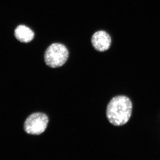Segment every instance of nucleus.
<instances>
[{
	"instance_id": "f03ea898",
	"label": "nucleus",
	"mask_w": 160,
	"mask_h": 160,
	"mask_svg": "<svg viewBox=\"0 0 160 160\" xmlns=\"http://www.w3.org/2000/svg\"><path fill=\"white\" fill-rule=\"evenodd\" d=\"M69 57V52L66 46L60 43L52 44L45 52L44 60L47 66L58 68L66 63Z\"/></svg>"
},
{
	"instance_id": "f257e3e1",
	"label": "nucleus",
	"mask_w": 160,
	"mask_h": 160,
	"mask_svg": "<svg viewBox=\"0 0 160 160\" xmlns=\"http://www.w3.org/2000/svg\"><path fill=\"white\" fill-rule=\"evenodd\" d=\"M132 108V103L129 98L125 96L115 97L107 106V119L113 126H123L128 122L131 117Z\"/></svg>"
},
{
	"instance_id": "7ed1b4c3",
	"label": "nucleus",
	"mask_w": 160,
	"mask_h": 160,
	"mask_svg": "<svg viewBox=\"0 0 160 160\" xmlns=\"http://www.w3.org/2000/svg\"><path fill=\"white\" fill-rule=\"evenodd\" d=\"M49 121V118L45 113H33L30 115L25 121L24 130L28 134L39 135L46 130Z\"/></svg>"
},
{
	"instance_id": "39448f33",
	"label": "nucleus",
	"mask_w": 160,
	"mask_h": 160,
	"mask_svg": "<svg viewBox=\"0 0 160 160\" xmlns=\"http://www.w3.org/2000/svg\"><path fill=\"white\" fill-rule=\"evenodd\" d=\"M15 36L18 40L22 42L28 43L33 39V32L27 26L20 25L15 30Z\"/></svg>"
},
{
	"instance_id": "20e7f679",
	"label": "nucleus",
	"mask_w": 160,
	"mask_h": 160,
	"mask_svg": "<svg viewBox=\"0 0 160 160\" xmlns=\"http://www.w3.org/2000/svg\"><path fill=\"white\" fill-rule=\"evenodd\" d=\"M91 42L93 47L98 51H106L110 48L111 39L110 36L106 32H97L92 35Z\"/></svg>"
}]
</instances>
